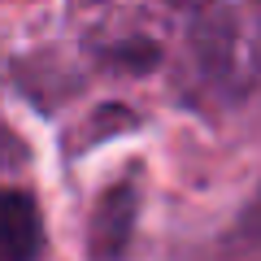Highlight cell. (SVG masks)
<instances>
[{"label": "cell", "instance_id": "cell-1", "mask_svg": "<svg viewBox=\"0 0 261 261\" xmlns=\"http://www.w3.org/2000/svg\"><path fill=\"white\" fill-rule=\"evenodd\" d=\"M135 222H140V183L118 178L113 187L100 192V200L92 209V226H87L92 261H122L130 235H135Z\"/></svg>", "mask_w": 261, "mask_h": 261}, {"label": "cell", "instance_id": "cell-4", "mask_svg": "<svg viewBox=\"0 0 261 261\" xmlns=\"http://www.w3.org/2000/svg\"><path fill=\"white\" fill-rule=\"evenodd\" d=\"M174 5H192V0H174Z\"/></svg>", "mask_w": 261, "mask_h": 261}, {"label": "cell", "instance_id": "cell-2", "mask_svg": "<svg viewBox=\"0 0 261 261\" xmlns=\"http://www.w3.org/2000/svg\"><path fill=\"white\" fill-rule=\"evenodd\" d=\"M44 244L39 200L22 187H0V261H39Z\"/></svg>", "mask_w": 261, "mask_h": 261}, {"label": "cell", "instance_id": "cell-3", "mask_svg": "<svg viewBox=\"0 0 261 261\" xmlns=\"http://www.w3.org/2000/svg\"><path fill=\"white\" fill-rule=\"evenodd\" d=\"M13 157H18V140H13L9 130L0 126V166H9V161H13Z\"/></svg>", "mask_w": 261, "mask_h": 261}]
</instances>
